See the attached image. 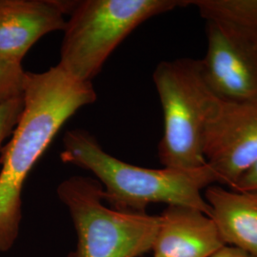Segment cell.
I'll list each match as a JSON object with an SVG mask.
<instances>
[{
  "instance_id": "5bb4252c",
  "label": "cell",
  "mask_w": 257,
  "mask_h": 257,
  "mask_svg": "<svg viewBox=\"0 0 257 257\" xmlns=\"http://www.w3.org/2000/svg\"><path fill=\"white\" fill-rule=\"evenodd\" d=\"M230 190L257 194V162L239 178Z\"/></svg>"
},
{
  "instance_id": "8992f818",
  "label": "cell",
  "mask_w": 257,
  "mask_h": 257,
  "mask_svg": "<svg viewBox=\"0 0 257 257\" xmlns=\"http://www.w3.org/2000/svg\"><path fill=\"white\" fill-rule=\"evenodd\" d=\"M207 21V53L200 60L207 87L224 101L257 100V34L219 20Z\"/></svg>"
},
{
  "instance_id": "6da1fadb",
  "label": "cell",
  "mask_w": 257,
  "mask_h": 257,
  "mask_svg": "<svg viewBox=\"0 0 257 257\" xmlns=\"http://www.w3.org/2000/svg\"><path fill=\"white\" fill-rule=\"evenodd\" d=\"M96 98L92 82L75 79L58 65L43 73L26 72L22 116L0 150L1 252L10 250L19 238L28 175L65 122Z\"/></svg>"
},
{
  "instance_id": "ba28073f",
  "label": "cell",
  "mask_w": 257,
  "mask_h": 257,
  "mask_svg": "<svg viewBox=\"0 0 257 257\" xmlns=\"http://www.w3.org/2000/svg\"><path fill=\"white\" fill-rule=\"evenodd\" d=\"M70 1L0 0V55L21 62L41 37L64 31Z\"/></svg>"
},
{
  "instance_id": "7c38bea8",
  "label": "cell",
  "mask_w": 257,
  "mask_h": 257,
  "mask_svg": "<svg viewBox=\"0 0 257 257\" xmlns=\"http://www.w3.org/2000/svg\"><path fill=\"white\" fill-rule=\"evenodd\" d=\"M25 77L21 62L0 55V103L24 94Z\"/></svg>"
},
{
  "instance_id": "8fae6325",
  "label": "cell",
  "mask_w": 257,
  "mask_h": 257,
  "mask_svg": "<svg viewBox=\"0 0 257 257\" xmlns=\"http://www.w3.org/2000/svg\"><path fill=\"white\" fill-rule=\"evenodd\" d=\"M203 19L219 20L257 34V0H194Z\"/></svg>"
},
{
  "instance_id": "277c9868",
  "label": "cell",
  "mask_w": 257,
  "mask_h": 257,
  "mask_svg": "<svg viewBox=\"0 0 257 257\" xmlns=\"http://www.w3.org/2000/svg\"><path fill=\"white\" fill-rule=\"evenodd\" d=\"M154 83L162 106L164 131L157 154L164 168L206 165L205 131L218 98L204 82L200 60L178 58L156 66Z\"/></svg>"
},
{
  "instance_id": "9a60e30c",
  "label": "cell",
  "mask_w": 257,
  "mask_h": 257,
  "mask_svg": "<svg viewBox=\"0 0 257 257\" xmlns=\"http://www.w3.org/2000/svg\"><path fill=\"white\" fill-rule=\"evenodd\" d=\"M211 257H251L247 252L243 251L242 249L225 245L220 249H218L215 253H213Z\"/></svg>"
},
{
  "instance_id": "9c48e42d",
  "label": "cell",
  "mask_w": 257,
  "mask_h": 257,
  "mask_svg": "<svg viewBox=\"0 0 257 257\" xmlns=\"http://www.w3.org/2000/svg\"><path fill=\"white\" fill-rule=\"evenodd\" d=\"M225 246L211 216L184 206H167L152 248L154 257H211Z\"/></svg>"
},
{
  "instance_id": "52a82bcc",
  "label": "cell",
  "mask_w": 257,
  "mask_h": 257,
  "mask_svg": "<svg viewBox=\"0 0 257 257\" xmlns=\"http://www.w3.org/2000/svg\"><path fill=\"white\" fill-rule=\"evenodd\" d=\"M203 151L217 185L231 189L257 162V100L218 98L206 127Z\"/></svg>"
},
{
  "instance_id": "5b68a950",
  "label": "cell",
  "mask_w": 257,
  "mask_h": 257,
  "mask_svg": "<svg viewBox=\"0 0 257 257\" xmlns=\"http://www.w3.org/2000/svg\"><path fill=\"white\" fill-rule=\"evenodd\" d=\"M56 193L77 236L75 249L68 257H138L152 250L159 215L107 207L101 184L92 177L71 176L58 185Z\"/></svg>"
},
{
  "instance_id": "7a4b0ae2",
  "label": "cell",
  "mask_w": 257,
  "mask_h": 257,
  "mask_svg": "<svg viewBox=\"0 0 257 257\" xmlns=\"http://www.w3.org/2000/svg\"><path fill=\"white\" fill-rule=\"evenodd\" d=\"M60 159L90 171L103 187L110 208L124 212H146L149 205L184 206L211 216L204 191L217 184L208 164L194 170L148 169L121 161L106 153L88 131H67Z\"/></svg>"
},
{
  "instance_id": "30bf717a",
  "label": "cell",
  "mask_w": 257,
  "mask_h": 257,
  "mask_svg": "<svg viewBox=\"0 0 257 257\" xmlns=\"http://www.w3.org/2000/svg\"><path fill=\"white\" fill-rule=\"evenodd\" d=\"M204 198L225 245L257 257V194L214 184L204 191Z\"/></svg>"
},
{
  "instance_id": "3957f363",
  "label": "cell",
  "mask_w": 257,
  "mask_h": 257,
  "mask_svg": "<svg viewBox=\"0 0 257 257\" xmlns=\"http://www.w3.org/2000/svg\"><path fill=\"white\" fill-rule=\"evenodd\" d=\"M187 5L190 1H74L66 21L57 65L75 79L92 82L111 53L140 24Z\"/></svg>"
},
{
  "instance_id": "4fadbf2b",
  "label": "cell",
  "mask_w": 257,
  "mask_h": 257,
  "mask_svg": "<svg viewBox=\"0 0 257 257\" xmlns=\"http://www.w3.org/2000/svg\"><path fill=\"white\" fill-rule=\"evenodd\" d=\"M24 94L0 103V150L6 138L13 135L22 116Z\"/></svg>"
}]
</instances>
